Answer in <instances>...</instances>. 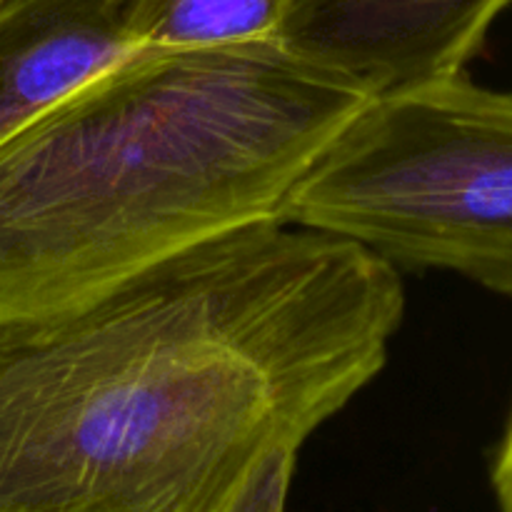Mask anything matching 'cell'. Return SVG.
<instances>
[{
  "label": "cell",
  "instance_id": "cell-4",
  "mask_svg": "<svg viewBox=\"0 0 512 512\" xmlns=\"http://www.w3.org/2000/svg\"><path fill=\"white\" fill-rule=\"evenodd\" d=\"M512 0H290L273 40L368 100L465 73Z\"/></svg>",
  "mask_w": 512,
  "mask_h": 512
},
{
  "label": "cell",
  "instance_id": "cell-5",
  "mask_svg": "<svg viewBox=\"0 0 512 512\" xmlns=\"http://www.w3.org/2000/svg\"><path fill=\"white\" fill-rule=\"evenodd\" d=\"M138 50L123 0L0 5V143L100 70Z\"/></svg>",
  "mask_w": 512,
  "mask_h": 512
},
{
  "label": "cell",
  "instance_id": "cell-2",
  "mask_svg": "<svg viewBox=\"0 0 512 512\" xmlns=\"http://www.w3.org/2000/svg\"><path fill=\"white\" fill-rule=\"evenodd\" d=\"M363 103L273 38L115 60L0 143V323L280 220Z\"/></svg>",
  "mask_w": 512,
  "mask_h": 512
},
{
  "label": "cell",
  "instance_id": "cell-7",
  "mask_svg": "<svg viewBox=\"0 0 512 512\" xmlns=\"http://www.w3.org/2000/svg\"><path fill=\"white\" fill-rule=\"evenodd\" d=\"M298 445H280L255 468L228 512H285Z\"/></svg>",
  "mask_w": 512,
  "mask_h": 512
},
{
  "label": "cell",
  "instance_id": "cell-1",
  "mask_svg": "<svg viewBox=\"0 0 512 512\" xmlns=\"http://www.w3.org/2000/svg\"><path fill=\"white\" fill-rule=\"evenodd\" d=\"M398 270L260 220L0 323V512H228L388 363Z\"/></svg>",
  "mask_w": 512,
  "mask_h": 512
},
{
  "label": "cell",
  "instance_id": "cell-9",
  "mask_svg": "<svg viewBox=\"0 0 512 512\" xmlns=\"http://www.w3.org/2000/svg\"><path fill=\"white\" fill-rule=\"evenodd\" d=\"M5 3V0H0V5H3Z\"/></svg>",
  "mask_w": 512,
  "mask_h": 512
},
{
  "label": "cell",
  "instance_id": "cell-6",
  "mask_svg": "<svg viewBox=\"0 0 512 512\" xmlns=\"http://www.w3.org/2000/svg\"><path fill=\"white\" fill-rule=\"evenodd\" d=\"M290 0H123L135 48H213L273 38Z\"/></svg>",
  "mask_w": 512,
  "mask_h": 512
},
{
  "label": "cell",
  "instance_id": "cell-3",
  "mask_svg": "<svg viewBox=\"0 0 512 512\" xmlns=\"http://www.w3.org/2000/svg\"><path fill=\"white\" fill-rule=\"evenodd\" d=\"M280 223L512 298V90L460 73L368 100L315 155Z\"/></svg>",
  "mask_w": 512,
  "mask_h": 512
},
{
  "label": "cell",
  "instance_id": "cell-8",
  "mask_svg": "<svg viewBox=\"0 0 512 512\" xmlns=\"http://www.w3.org/2000/svg\"><path fill=\"white\" fill-rule=\"evenodd\" d=\"M490 480H493L498 510L512 512V410H510L508 428H505L503 440H500L498 445V453H495Z\"/></svg>",
  "mask_w": 512,
  "mask_h": 512
}]
</instances>
